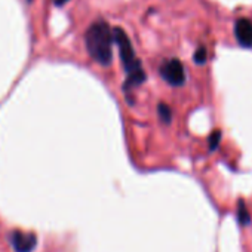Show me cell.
<instances>
[{
  "instance_id": "6da1fadb",
  "label": "cell",
  "mask_w": 252,
  "mask_h": 252,
  "mask_svg": "<svg viewBox=\"0 0 252 252\" xmlns=\"http://www.w3.org/2000/svg\"><path fill=\"white\" fill-rule=\"evenodd\" d=\"M113 29L104 20L94 21L85 32V48L99 65L108 67L113 61Z\"/></svg>"
},
{
  "instance_id": "7a4b0ae2",
  "label": "cell",
  "mask_w": 252,
  "mask_h": 252,
  "mask_svg": "<svg viewBox=\"0 0 252 252\" xmlns=\"http://www.w3.org/2000/svg\"><path fill=\"white\" fill-rule=\"evenodd\" d=\"M113 39L114 43L119 48V55H120V61L122 65L128 74L126 77V82L123 85V89L128 92L129 89L141 85L143 82H146L147 74L143 68V64L140 61V58L135 54L134 45L129 39V36L126 34V32L120 27H114L113 29Z\"/></svg>"
},
{
  "instance_id": "3957f363",
  "label": "cell",
  "mask_w": 252,
  "mask_h": 252,
  "mask_svg": "<svg viewBox=\"0 0 252 252\" xmlns=\"http://www.w3.org/2000/svg\"><path fill=\"white\" fill-rule=\"evenodd\" d=\"M159 73L162 79L171 86H183L186 83V68L183 63L177 58L166 60L160 65Z\"/></svg>"
},
{
  "instance_id": "277c9868",
  "label": "cell",
  "mask_w": 252,
  "mask_h": 252,
  "mask_svg": "<svg viewBox=\"0 0 252 252\" xmlns=\"http://www.w3.org/2000/svg\"><path fill=\"white\" fill-rule=\"evenodd\" d=\"M11 243L15 252H32L34 246L37 245V239L33 233L15 230L11 233Z\"/></svg>"
},
{
  "instance_id": "5b68a950",
  "label": "cell",
  "mask_w": 252,
  "mask_h": 252,
  "mask_svg": "<svg viewBox=\"0 0 252 252\" xmlns=\"http://www.w3.org/2000/svg\"><path fill=\"white\" fill-rule=\"evenodd\" d=\"M234 36L240 46L252 48V21L248 18H239L234 24Z\"/></svg>"
},
{
  "instance_id": "8992f818",
  "label": "cell",
  "mask_w": 252,
  "mask_h": 252,
  "mask_svg": "<svg viewBox=\"0 0 252 252\" xmlns=\"http://www.w3.org/2000/svg\"><path fill=\"white\" fill-rule=\"evenodd\" d=\"M236 215H237V221H239V224L242 227L251 225V222H252L251 214H249V209H248L246 202L243 199H239L237 200V212H236Z\"/></svg>"
},
{
  "instance_id": "52a82bcc",
  "label": "cell",
  "mask_w": 252,
  "mask_h": 252,
  "mask_svg": "<svg viewBox=\"0 0 252 252\" xmlns=\"http://www.w3.org/2000/svg\"><path fill=\"white\" fill-rule=\"evenodd\" d=\"M221 138H222V132L220 129H215L209 137H208V147H209V152H215L220 144H221Z\"/></svg>"
},
{
  "instance_id": "ba28073f",
  "label": "cell",
  "mask_w": 252,
  "mask_h": 252,
  "mask_svg": "<svg viewBox=\"0 0 252 252\" xmlns=\"http://www.w3.org/2000/svg\"><path fill=\"white\" fill-rule=\"evenodd\" d=\"M158 111H159L160 119H162L165 123H169V122L172 120V110H171V107L166 105L165 102H160V104L158 105Z\"/></svg>"
},
{
  "instance_id": "9c48e42d",
  "label": "cell",
  "mask_w": 252,
  "mask_h": 252,
  "mask_svg": "<svg viewBox=\"0 0 252 252\" xmlns=\"http://www.w3.org/2000/svg\"><path fill=\"white\" fill-rule=\"evenodd\" d=\"M193 61L199 65H203L206 61H208V51L205 46H199L196 51H194V55H193Z\"/></svg>"
},
{
  "instance_id": "30bf717a",
  "label": "cell",
  "mask_w": 252,
  "mask_h": 252,
  "mask_svg": "<svg viewBox=\"0 0 252 252\" xmlns=\"http://www.w3.org/2000/svg\"><path fill=\"white\" fill-rule=\"evenodd\" d=\"M70 2V0H54V5L55 6H58V8H63L65 3H68Z\"/></svg>"
}]
</instances>
